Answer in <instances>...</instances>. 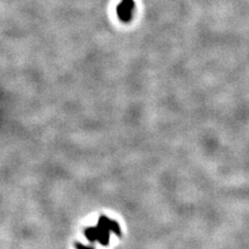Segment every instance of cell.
<instances>
[{"label":"cell","instance_id":"6da1fadb","mask_svg":"<svg viewBox=\"0 0 249 249\" xmlns=\"http://www.w3.org/2000/svg\"><path fill=\"white\" fill-rule=\"evenodd\" d=\"M134 9V0H122L116 7L117 17L123 22H129L133 17Z\"/></svg>","mask_w":249,"mask_h":249}]
</instances>
